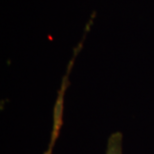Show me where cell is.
Listing matches in <instances>:
<instances>
[{
    "label": "cell",
    "mask_w": 154,
    "mask_h": 154,
    "mask_svg": "<svg viewBox=\"0 0 154 154\" xmlns=\"http://www.w3.org/2000/svg\"><path fill=\"white\" fill-rule=\"evenodd\" d=\"M106 154H122V135L115 132L109 137Z\"/></svg>",
    "instance_id": "1"
}]
</instances>
